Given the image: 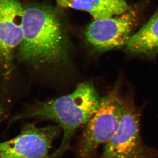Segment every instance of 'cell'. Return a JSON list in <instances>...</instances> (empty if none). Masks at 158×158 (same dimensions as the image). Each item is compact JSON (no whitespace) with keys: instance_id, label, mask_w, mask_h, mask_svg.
I'll list each match as a JSON object with an SVG mask.
<instances>
[{"instance_id":"3","label":"cell","mask_w":158,"mask_h":158,"mask_svg":"<svg viewBox=\"0 0 158 158\" xmlns=\"http://www.w3.org/2000/svg\"><path fill=\"white\" fill-rule=\"evenodd\" d=\"M123 98V109L118 128L105 144L98 158H158V150L145 144L140 133V112L131 90Z\"/></svg>"},{"instance_id":"1","label":"cell","mask_w":158,"mask_h":158,"mask_svg":"<svg viewBox=\"0 0 158 158\" xmlns=\"http://www.w3.org/2000/svg\"><path fill=\"white\" fill-rule=\"evenodd\" d=\"M68 29L61 14L46 5L25 7L23 37L15 59L36 69L57 68L68 62L71 51Z\"/></svg>"},{"instance_id":"4","label":"cell","mask_w":158,"mask_h":158,"mask_svg":"<svg viewBox=\"0 0 158 158\" xmlns=\"http://www.w3.org/2000/svg\"><path fill=\"white\" fill-rule=\"evenodd\" d=\"M119 81L102 98L98 110L87 123L77 158H93L100 145L110 140L118 128L123 115V98Z\"/></svg>"},{"instance_id":"5","label":"cell","mask_w":158,"mask_h":158,"mask_svg":"<svg viewBox=\"0 0 158 158\" xmlns=\"http://www.w3.org/2000/svg\"><path fill=\"white\" fill-rule=\"evenodd\" d=\"M25 7L19 0H0V69L4 101L14 70V60L23 37Z\"/></svg>"},{"instance_id":"7","label":"cell","mask_w":158,"mask_h":158,"mask_svg":"<svg viewBox=\"0 0 158 158\" xmlns=\"http://www.w3.org/2000/svg\"><path fill=\"white\" fill-rule=\"evenodd\" d=\"M136 20L137 14L131 9L116 17L94 19L85 30L86 41L98 52L121 48L131 37Z\"/></svg>"},{"instance_id":"8","label":"cell","mask_w":158,"mask_h":158,"mask_svg":"<svg viewBox=\"0 0 158 158\" xmlns=\"http://www.w3.org/2000/svg\"><path fill=\"white\" fill-rule=\"evenodd\" d=\"M58 7L87 12L94 19L119 15L131 9L125 0H56Z\"/></svg>"},{"instance_id":"6","label":"cell","mask_w":158,"mask_h":158,"mask_svg":"<svg viewBox=\"0 0 158 158\" xmlns=\"http://www.w3.org/2000/svg\"><path fill=\"white\" fill-rule=\"evenodd\" d=\"M60 127L27 124L18 136L0 142V158H51L50 150Z\"/></svg>"},{"instance_id":"2","label":"cell","mask_w":158,"mask_h":158,"mask_svg":"<svg viewBox=\"0 0 158 158\" xmlns=\"http://www.w3.org/2000/svg\"><path fill=\"white\" fill-rule=\"evenodd\" d=\"M100 103L101 98L93 84L85 81L70 94L29 106L10 122L31 118L56 123L63 130L64 135L60 146L51 154V158H58L69 149L76 130L89 121Z\"/></svg>"},{"instance_id":"9","label":"cell","mask_w":158,"mask_h":158,"mask_svg":"<svg viewBox=\"0 0 158 158\" xmlns=\"http://www.w3.org/2000/svg\"><path fill=\"white\" fill-rule=\"evenodd\" d=\"M125 46L134 54L152 57L158 53V8L148 22L131 36Z\"/></svg>"}]
</instances>
